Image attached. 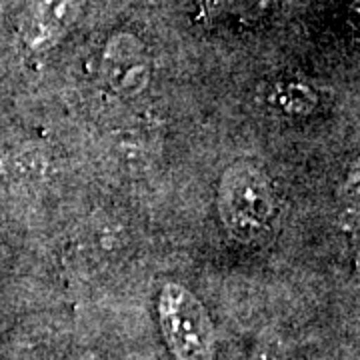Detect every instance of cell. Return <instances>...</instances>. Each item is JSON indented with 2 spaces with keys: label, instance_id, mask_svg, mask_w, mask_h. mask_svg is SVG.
Here are the masks:
<instances>
[{
  "label": "cell",
  "instance_id": "obj_4",
  "mask_svg": "<svg viewBox=\"0 0 360 360\" xmlns=\"http://www.w3.org/2000/svg\"><path fill=\"white\" fill-rule=\"evenodd\" d=\"M77 16V0H34L22 26L26 46L32 52L49 51L75 25Z\"/></svg>",
  "mask_w": 360,
  "mask_h": 360
},
{
  "label": "cell",
  "instance_id": "obj_6",
  "mask_svg": "<svg viewBox=\"0 0 360 360\" xmlns=\"http://www.w3.org/2000/svg\"><path fill=\"white\" fill-rule=\"evenodd\" d=\"M272 0H198V6L206 18L220 16H248L266 11Z\"/></svg>",
  "mask_w": 360,
  "mask_h": 360
},
{
  "label": "cell",
  "instance_id": "obj_3",
  "mask_svg": "<svg viewBox=\"0 0 360 360\" xmlns=\"http://www.w3.org/2000/svg\"><path fill=\"white\" fill-rule=\"evenodd\" d=\"M101 72L116 94L139 96L150 80V63L144 44L132 34H116L104 49Z\"/></svg>",
  "mask_w": 360,
  "mask_h": 360
},
{
  "label": "cell",
  "instance_id": "obj_7",
  "mask_svg": "<svg viewBox=\"0 0 360 360\" xmlns=\"http://www.w3.org/2000/svg\"><path fill=\"white\" fill-rule=\"evenodd\" d=\"M248 360H295L292 348L286 338L276 330H262L255 338Z\"/></svg>",
  "mask_w": 360,
  "mask_h": 360
},
{
  "label": "cell",
  "instance_id": "obj_1",
  "mask_svg": "<svg viewBox=\"0 0 360 360\" xmlns=\"http://www.w3.org/2000/svg\"><path fill=\"white\" fill-rule=\"evenodd\" d=\"M217 210L224 231L243 245H255L270 229L274 194L266 176L248 162L229 167L219 180Z\"/></svg>",
  "mask_w": 360,
  "mask_h": 360
},
{
  "label": "cell",
  "instance_id": "obj_5",
  "mask_svg": "<svg viewBox=\"0 0 360 360\" xmlns=\"http://www.w3.org/2000/svg\"><path fill=\"white\" fill-rule=\"evenodd\" d=\"M269 103L274 112H281L284 116H302L312 112L319 101L314 90H310L307 84L286 80L270 90Z\"/></svg>",
  "mask_w": 360,
  "mask_h": 360
},
{
  "label": "cell",
  "instance_id": "obj_2",
  "mask_svg": "<svg viewBox=\"0 0 360 360\" xmlns=\"http://www.w3.org/2000/svg\"><path fill=\"white\" fill-rule=\"evenodd\" d=\"M155 310L172 360H214V324L193 290L180 283H165L156 295Z\"/></svg>",
  "mask_w": 360,
  "mask_h": 360
}]
</instances>
